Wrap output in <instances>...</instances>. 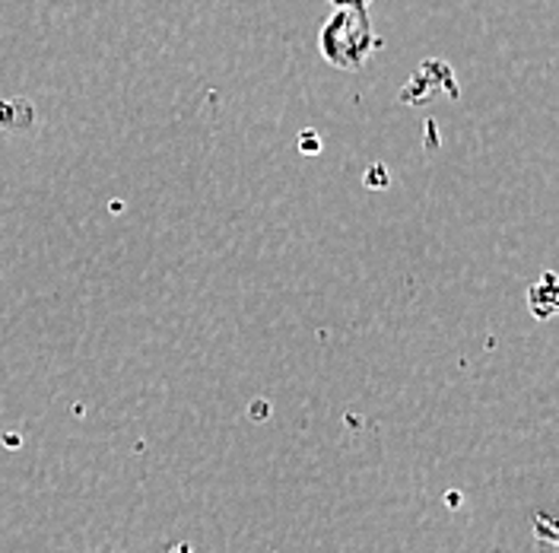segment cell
Here are the masks:
<instances>
[{"mask_svg": "<svg viewBox=\"0 0 559 553\" xmlns=\"http://www.w3.org/2000/svg\"><path fill=\"white\" fill-rule=\"evenodd\" d=\"M337 10H366L369 7V0H331Z\"/></svg>", "mask_w": 559, "mask_h": 553, "instance_id": "3", "label": "cell"}, {"mask_svg": "<svg viewBox=\"0 0 559 553\" xmlns=\"http://www.w3.org/2000/svg\"><path fill=\"white\" fill-rule=\"evenodd\" d=\"M527 306L534 311V318H540V321L559 315V276L550 274V271L540 276L527 293Z\"/></svg>", "mask_w": 559, "mask_h": 553, "instance_id": "2", "label": "cell"}, {"mask_svg": "<svg viewBox=\"0 0 559 553\" xmlns=\"http://www.w3.org/2000/svg\"><path fill=\"white\" fill-rule=\"evenodd\" d=\"M376 48L379 38L366 10H334L318 33L321 58L337 70H362L372 61Z\"/></svg>", "mask_w": 559, "mask_h": 553, "instance_id": "1", "label": "cell"}]
</instances>
